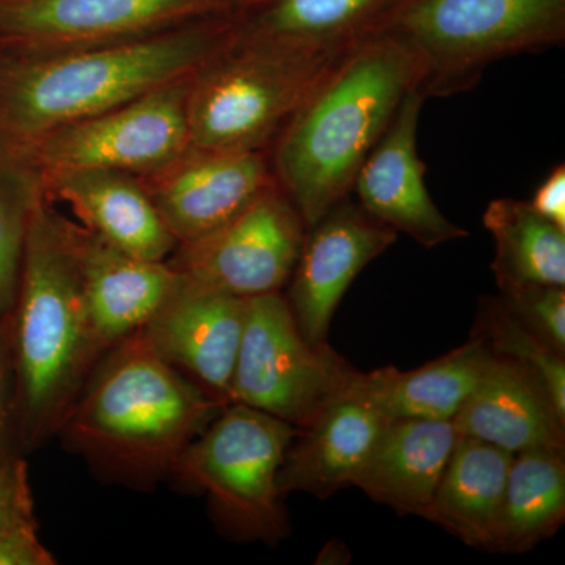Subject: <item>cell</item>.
<instances>
[{"label":"cell","mask_w":565,"mask_h":565,"mask_svg":"<svg viewBox=\"0 0 565 565\" xmlns=\"http://www.w3.org/2000/svg\"><path fill=\"white\" fill-rule=\"evenodd\" d=\"M141 180L178 245L202 239L277 182L267 151L195 147Z\"/></svg>","instance_id":"4fadbf2b"},{"label":"cell","mask_w":565,"mask_h":565,"mask_svg":"<svg viewBox=\"0 0 565 565\" xmlns=\"http://www.w3.org/2000/svg\"><path fill=\"white\" fill-rule=\"evenodd\" d=\"M305 233L302 215L275 182L214 232L178 245L167 262L185 286L253 299L288 285Z\"/></svg>","instance_id":"30bf717a"},{"label":"cell","mask_w":565,"mask_h":565,"mask_svg":"<svg viewBox=\"0 0 565 565\" xmlns=\"http://www.w3.org/2000/svg\"><path fill=\"white\" fill-rule=\"evenodd\" d=\"M340 57L233 43L193 76L188 96L191 147L267 151Z\"/></svg>","instance_id":"52a82bcc"},{"label":"cell","mask_w":565,"mask_h":565,"mask_svg":"<svg viewBox=\"0 0 565 565\" xmlns=\"http://www.w3.org/2000/svg\"><path fill=\"white\" fill-rule=\"evenodd\" d=\"M245 311V299L200 291L181 282L139 334L178 373L230 404Z\"/></svg>","instance_id":"2e32d148"},{"label":"cell","mask_w":565,"mask_h":565,"mask_svg":"<svg viewBox=\"0 0 565 565\" xmlns=\"http://www.w3.org/2000/svg\"><path fill=\"white\" fill-rule=\"evenodd\" d=\"M46 200L44 174L21 148L0 140V326L6 329L20 286L25 239Z\"/></svg>","instance_id":"484cf974"},{"label":"cell","mask_w":565,"mask_h":565,"mask_svg":"<svg viewBox=\"0 0 565 565\" xmlns=\"http://www.w3.org/2000/svg\"><path fill=\"white\" fill-rule=\"evenodd\" d=\"M565 520V460L552 449L512 457L492 550L525 553L552 537Z\"/></svg>","instance_id":"cb8c5ba5"},{"label":"cell","mask_w":565,"mask_h":565,"mask_svg":"<svg viewBox=\"0 0 565 565\" xmlns=\"http://www.w3.org/2000/svg\"><path fill=\"white\" fill-rule=\"evenodd\" d=\"M225 405L136 333L104 353L57 437L103 481L150 490Z\"/></svg>","instance_id":"3957f363"},{"label":"cell","mask_w":565,"mask_h":565,"mask_svg":"<svg viewBox=\"0 0 565 565\" xmlns=\"http://www.w3.org/2000/svg\"><path fill=\"white\" fill-rule=\"evenodd\" d=\"M234 43L233 13L118 43L0 58V140L31 147L63 126L199 73Z\"/></svg>","instance_id":"6da1fadb"},{"label":"cell","mask_w":565,"mask_h":565,"mask_svg":"<svg viewBox=\"0 0 565 565\" xmlns=\"http://www.w3.org/2000/svg\"><path fill=\"white\" fill-rule=\"evenodd\" d=\"M373 33L411 52L426 98L446 96L490 63L563 43L565 0H396Z\"/></svg>","instance_id":"5b68a950"},{"label":"cell","mask_w":565,"mask_h":565,"mask_svg":"<svg viewBox=\"0 0 565 565\" xmlns=\"http://www.w3.org/2000/svg\"><path fill=\"white\" fill-rule=\"evenodd\" d=\"M66 228L96 348L104 356L139 333L181 286L169 262H151L107 244L81 223L66 218Z\"/></svg>","instance_id":"9a60e30c"},{"label":"cell","mask_w":565,"mask_h":565,"mask_svg":"<svg viewBox=\"0 0 565 565\" xmlns=\"http://www.w3.org/2000/svg\"><path fill=\"white\" fill-rule=\"evenodd\" d=\"M35 519L28 463L20 452L0 455V530Z\"/></svg>","instance_id":"f1b7e54d"},{"label":"cell","mask_w":565,"mask_h":565,"mask_svg":"<svg viewBox=\"0 0 565 565\" xmlns=\"http://www.w3.org/2000/svg\"><path fill=\"white\" fill-rule=\"evenodd\" d=\"M457 433L505 451H565V422L530 371L503 356H490L484 373L455 418Z\"/></svg>","instance_id":"d6986e66"},{"label":"cell","mask_w":565,"mask_h":565,"mask_svg":"<svg viewBox=\"0 0 565 565\" xmlns=\"http://www.w3.org/2000/svg\"><path fill=\"white\" fill-rule=\"evenodd\" d=\"M535 212L546 221L565 230V169L564 163L557 166L545 181L539 185L530 202Z\"/></svg>","instance_id":"1f68e13d"},{"label":"cell","mask_w":565,"mask_h":565,"mask_svg":"<svg viewBox=\"0 0 565 565\" xmlns=\"http://www.w3.org/2000/svg\"><path fill=\"white\" fill-rule=\"evenodd\" d=\"M54 555L39 537L35 519L0 530V565H54Z\"/></svg>","instance_id":"f546056e"},{"label":"cell","mask_w":565,"mask_h":565,"mask_svg":"<svg viewBox=\"0 0 565 565\" xmlns=\"http://www.w3.org/2000/svg\"><path fill=\"white\" fill-rule=\"evenodd\" d=\"M565 286L503 285L500 300L550 348L565 355Z\"/></svg>","instance_id":"83f0119b"},{"label":"cell","mask_w":565,"mask_h":565,"mask_svg":"<svg viewBox=\"0 0 565 565\" xmlns=\"http://www.w3.org/2000/svg\"><path fill=\"white\" fill-rule=\"evenodd\" d=\"M297 430L256 408L226 404L185 446L169 479L206 497L215 523L233 537L273 544L288 533L278 473Z\"/></svg>","instance_id":"8992f818"},{"label":"cell","mask_w":565,"mask_h":565,"mask_svg":"<svg viewBox=\"0 0 565 565\" xmlns=\"http://www.w3.org/2000/svg\"><path fill=\"white\" fill-rule=\"evenodd\" d=\"M396 239L394 230L349 196L307 228L285 297L308 341L327 343L334 311L349 286Z\"/></svg>","instance_id":"7c38bea8"},{"label":"cell","mask_w":565,"mask_h":565,"mask_svg":"<svg viewBox=\"0 0 565 565\" xmlns=\"http://www.w3.org/2000/svg\"><path fill=\"white\" fill-rule=\"evenodd\" d=\"M6 333L18 446L20 451H33L57 435L103 359L93 338L66 217L47 200L36 207L29 226Z\"/></svg>","instance_id":"277c9868"},{"label":"cell","mask_w":565,"mask_h":565,"mask_svg":"<svg viewBox=\"0 0 565 565\" xmlns=\"http://www.w3.org/2000/svg\"><path fill=\"white\" fill-rule=\"evenodd\" d=\"M21 452L17 438L14 418V379L9 340L0 326V455Z\"/></svg>","instance_id":"4dcf8cb0"},{"label":"cell","mask_w":565,"mask_h":565,"mask_svg":"<svg viewBox=\"0 0 565 565\" xmlns=\"http://www.w3.org/2000/svg\"><path fill=\"white\" fill-rule=\"evenodd\" d=\"M419 87L399 41L371 33L323 73L275 137L274 177L307 228L348 199L364 159Z\"/></svg>","instance_id":"7a4b0ae2"},{"label":"cell","mask_w":565,"mask_h":565,"mask_svg":"<svg viewBox=\"0 0 565 565\" xmlns=\"http://www.w3.org/2000/svg\"><path fill=\"white\" fill-rule=\"evenodd\" d=\"M426 96H405L382 139L364 159L353 181L360 206L396 233L426 248L468 236L438 210L427 191L426 167L418 154V125Z\"/></svg>","instance_id":"5bb4252c"},{"label":"cell","mask_w":565,"mask_h":565,"mask_svg":"<svg viewBox=\"0 0 565 565\" xmlns=\"http://www.w3.org/2000/svg\"><path fill=\"white\" fill-rule=\"evenodd\" d=\"M355 374L329 344L303 337L281 292L247 299L230 404L247 405L305 429Z\"/></svg>","instance_id":"ba28073f"},{"label":"cell","mask_w":565,"mask_h":565,"mask_svg":"<svg viewBox=\"0 0 565 565\" xmlns=\"http://www.w3.org/2000/svg\"><path fill=\"white\" fill-rule=\"evenodd\" d=\"M47 202L68 204L88 232L151 262H167L177 239L152 203L143 180L115 170H66L44 174Z\"/></svg>","instance_id":"ac0fdd59"},{"label":"cell","mask_w":565,"mask_h":565,"mask_svg":"<svg viewBox=\"0 0 565 565\" xmlns=\"http://www.w3.org/2000/svg\"><path fill=\"white\" fill-rule=\"evenodd\" d=\"M193 76L63 126L24 151L43 174L99 169L145 178L161 172L191 147Z\"/></svg>","instance_id":"9c48e42d"},{"label":"cell","mask_w":565,"mask_h":565,"mask_svg":"<svg viewBox=\"0 0 565 565\" xmlns=\"http://www.w3.org/2000/svg\"><path fill=\"white\" fill-rule=\"evenodd\" d=\"M392 422L364 390L356 371L351 385L319 414L310 426L297 430L286 449L278 489L329 498L352 486L371 449Z\"/></svg>","instance_id":"e0dca14e"},{"label":"cell","mask_w":565,"mask_h":565,"mask_svg":"<svg viewBox=\"0 0 565 565\" xmlns=\"http://www.w3.org/2000/svg\"><path fill=\"white\" fill-rule=\"evenodd\" d=\"M241 0H0L6 54L76 50L154 35L218 14Z\"/></svg>","instance_id":"8fae6325"},{"label":"cell","mask_w":565,"mask_h":565,"mask_svg":"<svg viewBox=\"0 0 565 565\" xmlns=\"http://www.w3.org/2000/svg\"><path fill=\"white\" fill-rule=\"evenodd\" d=\"M396 0H241L234 43L340 57L373 33Z\"/></svg>","instance_id":"ffe728a7"},{"label":"cell","mask_w":565,"mask_h":565,"mask_svg":"<svg viewBox=\"0 0 565 565\" xmlns=\"http://www.w3.org/2000/svg\"><path fill=\"white\" fill-rule=\"evenodd\" d=\"M473 333L486 341L493 355L530 371L565 422V355L531 332L504 307L500 297L486 300Z\"/></svg>","instance_id":"4316f807"},{"label":"cell","mask_w":565,"mask_h":565,"mask_svg":"<svg viewBox=\"0 0 565 565\" xmlns=\"http://www.w3.org/2000/svg\"><path fill=\"white\" fill-rule=\"evenodd\" d=\"M457 437L451 419H392L352 486L399 514L427 520Z\"/></svg>","instance_id":"44dd1931"},{"label":"cell","mask_w":565,"mask_h":565,"mask_svg":"<svg viewBox=\"0 0 565 565\" xmlns=\"http://www.w3.org/2000/svg\"><path fill=\"white\" fill-rule=\"evenodd\" d=\"M512 457L503 448L459 434L427 520L463 544L492 550Z\"/></svg>","instance_id":"7402d4cb"},{"label":"cell","mask_w":565,"mask_h":565,"mask_svg":"<svg viewBox=\"0 0 565 565\" xmlns=\"http://www.w3.org/2000/svg\"><path fill=\"white\" fill-rule=\"evenodd\" d=\"M482 223L492 234L498 286H565V230L546 221L530 202H490Z\"/></svg>","instance_id":"d4e9b609"},{"label":"cell","mask_w":565,"mask_h":565,"mask_svg":"<svg viewBox=\"0 0 565 565\" xmlns=\"http://www.w3.org/2000/svg\"><path fill=\"white\" fill-rule=\"evenodd\" d=\"M492 352L473 333L468 343L412 371L382 367L360 381L390 419H452L473 392Z\"/></svg>","instance_id":"603a6c76"}]
</instances>
